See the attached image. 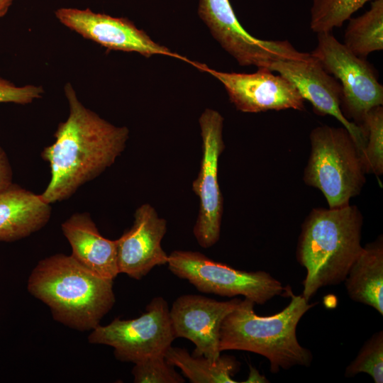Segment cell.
<instances>
[{
    "mask_svg": "<svg viewBox=\"0 0 383 383\" xmlns=\"http://www.w3.org/2000/svg\"><path fill=\"white\" fill-rule=\"evenodd\" d=\"M167 361L179 368L192 383H236L233 378L240 363L231 355H220L213 362L204 356H194L187 350L172 345L165 354Z\"/></svg>",
    "mask_w": 383,
    "mask_h": 383,
    "instance_id": "cell-19",
    "label": "cell"
},
{
    "mask_svg": "<svg viewBox=\"0 0 383 383\" xmlns=\"http://www.w3.org/2000/svg\"><path fill=\"white\" fill-rule=\"evenodd\" d=\"M366 131V145L362 160L366 173L379 177L383 173V108L377 106L370 109L360 124Z\"/></svg>",
    "mask_w": 383,
    "mask_h": 383,
    "instance_id": "cell-22",
    "label": "cell"
},
{
    "mask_svg": "<svg viewBox=\"0 0 383 383\" xmlns=\"http://www.w3.org/2000/svg\"><path fill=\"white\" fill-rule=\"evenodd\" d=\"M198 13L214 38L241 66L268 68L277 60H303L288 40H266L251 35L239 23L229 0H200Z\"/></svg>",
    "mask_w": 383,
    "mask_h": 383,
    "instance_id": "cell-10",
    "label": "cell"
},
{
    "mask_svg": "<svg viewBox=\"0 0 383 383\" xmlns=\"http://www.w3.org/2000/svg\"><path fill=\"white\" fill-rule=\"evenodd\" d=\"M268 382L263 376H261L255 368H250L249 377L245 382Z\"/></svg>",
    "mask_w": 383,
    "mask_h": 383,
    "instance_id": "cell-27",
    "label": "cell"
},
{
    "mask_svg": "<svg viewBox=\"0 0 383 383\" xmlns=\"http://www.w3.org/2000/svg\"><path fill=\"white\" fill-rule=\"evenodd\" d=\"M43 94L44 89L41 86L28 84L18 87L5 79L0 82V103L28 104L40 99Z\"/></svg>",
    "mask_w": 383,
    "mask_h": 383,
    "instance_id": "cell-25",
    "label": "cell"
},
{
    "mask_svg": "<svg viewBox=\"0 0 383 383\" xmlns=\"http://www.w3.org/2000/svg\"><path fill=\"white\" fill-rule=\"evenodd\" d=\"M132 374L135 383H183L184 378L163 355H155L134 364Z\"/></svg>",
    "mask_w": 383,
    "mask_h": 383,
    "instance_id": "cell-24",
    "label": "cell"
},
{
    "mask_svg": "<svg viewBox=\"0 0 383 383\" xmlns=\"http://www.w3.org/2000/svg\"><path fill=\"white\" fill-rule=\"evenodd\" d=\"M174 339L170 309L161 296L153 298L139 317L116 318L108 325L99 324L88 337L90 343L112 347L117 360L134 364L152 356L165 355Z\"/></svg>",
    "mask_w": 383,
    "mask_h": 383,
    "instance_id": "cell-7",
    "label": "cell"
},
{
    "mask_svg": "<svg viewBox=\"0 0 383 383\" xmlns=\"http://www.w3.org/2000/svg\"><path fill=\"white\" fill-rule=\"evenodd\" d=\"M371 0H312L310 28L314 33L331 32Z\"/></svg>",
    "mask_w": 383,
    "mask_h": 383,
    "instance_id": "cell-21",
    "label": "cell"
},
{
    "mask_svg": "<svg viewBox=\"0 0 383 383\" xmlns=\"http://www.w3.org/2000/svg\"><path fill=\"white\" fill-rule=\"evenodd\" d=\"M191 64L217 79L225 87L231 102L242 112L304 109V100L296 87L268 68H258L254 73H238L217 71L193 61Z\"/></svg>",
    "mask_w": 383,
    "mask_h": 383,
    "instance_id": "cell-11",
    "label": "cell"
},
{
    "mask_svg": "<svg viewBox=\"0 0 383 383\" xmlns=\"http://www.w3.org/2000/svg\"><path fill=\"white\" fill-rule=\"evenodd\" d=\"M64 91L68 116L58 124L53 143L41 152L49 164L50 179L40 196L50 204L70 198L111 167L129 138L127 127L116 126L87 108L72 84L67 83Z\"/></svg>",
    "mask_w": 383,
    "mask_h": 383,
    "instance_id": "cell-1",
    "label": "cell"
},
{
    "mask_svg": "<svg viewBox=\"0 0 383 383\" xmlns=\"http://www.w3.org/2000/svg\"><path fill=\"white\" fill-rule=\"evenodd\" d=\"M366 373L375 383L383 382V331H379L367 340L357 357L346 367L345 377Z\"/></svg>",
    "mask_w": 383,
    "mask_h": 383,
    "instance_id": "cell-23",
    "label": "cell"
},
{
    "mask_svg": "<svg viewBox=\"0 0 383 383\" xmlns=\"http://www.w3.org/2000/svg\"><path fill=\"white\" fill-rule=\"evenodd\" d=\"M350 298L383 314L382 237L367 244L351 265L344 280Z\"/></svg>",
    "mask_w": 383,
    "mask_h": 383,
    "instance_id": "cell-18",
    "label": "cell"
},
{
    "mask_svg": "<svg viewBox=\"0 0 383 383\" xmlns=\"http://www.w3.org/2000/svg\"><path fill=\"white\" fill-rule=\"evenodd\" d=\"M289 304L280 312L260 316L254 311L255 302L245 298L224 318L220 330V351L236 350L261 355L269 360L270 371L308 367L313 356L296 338L299 321L316 303L309 304L302 295L289 288Z\"/></svg>",
    "mask_w": 383,
    "mask_h": 383,
    "instance_id": "cell-4",
    "label": "cell"
},
{
    "mask_svg": "<svg viewBox=\"0 0 383 383\" xmlns=\"http://www.w3.org/2000/svg\"><path fill=\"white\" fill-rule=\"evenodd\" d=\"M199 122L202 155L199 172L192 182V190L199 200L193 233L201 247L209 248L218 242L221 235L223 197L218 171L219 158L225 148L223 118L217 111L206 109Z\"/></svg>",
    "mask_w": 383,
    "mask_h": 383,
    "instance_id": "cell-9",
    "label": "cell"
},
{
    "mask_svg": "<svg viewBox=\"0 0 383 383\" xmlns=\"http://www.w3.org/2000/svg\"><path fill=\"white\" fill-rule=\"evenodd\" d=\"M51 206L40 194L12 184L0 192V241L26 238L43 228Z\"/></svg>",
    "mask_w": 383,
    "mask_h": 383,
    "instance_id": "cell-17",
    "label": "cell"
},
{
    "mask_svg": "<svg viewBox=\"0 0 383 383\" xmlns=\"http://www.w3.org/2000/svg\"><path fill=\"white\" fill-rule=\"evenodd\" d=\"M311 55L340 81L341 106L355 123L360 125L370 109L382 106L383 86L374 67L350 52L331 32L317 33V45Z\"/></svg>",
    "mask_w": 383,
    "mask_h": 383,
    "instance_id": "cell-8",
    "label": "cell"
},
{
    "mask_svg": "<svg viewBox=\"0 0 383 383\" xmlns=\"http://www.w3.org/2000/svg\"><path fill=\"white\" fill-rule=\"evenodd\" d=\"M13 1L14 0H0V18L6 15Z\"/></svg>",
    "mask_w": 383,
    "mask_h": 383,
    "instance_id": "cell-28",
    "label": "cell"
},
{
    "mask_svg": "<svg viewBox=\"0 0 383 383\" xmlns=\"http://www.w3.org/2000/svg\"><path fill=\"white\" fill-rule=\"evenodd\" d=\"M27 288L50 308L55 320L80 331L98 326L116 301L113 280L93 274L62 253L40 260Z\"/></svg>",
    "mask_w": 383,
    "mask_h": 383,
    "instance_id": "cell-2",
    "label": "cell"
},
{
    "mask_svg": "<svg viewBox=\"0 0 383 383\" xmlns=\"http://www.w3.org/2000/svg\"><path fill=\"white\" fill-rule=\"evenodd\" d=\"M362 216L348 204L313 209L301 226L296 258L306 270L302 296L307 300L323 287L344 282L362 250Z\"/></svg>",
    "mask_w": 383,
    "mask_h": 383,
    "instance_id": "cell-3",
    "label": "cell"
},
{
    "mask_svg": "<svg viewBox=\"0 0 383 383\" xmlns=\"http://www.w3.org/2000/svg\"><path fill=\"white\" fill-rule=\"evenodd\" d=\"M170 271L198 291L222 296H243L263 304L287 288L264 271L246 272L216 262L197 251L174 250L168 255Z\"/></svg>",
    "mask_w": 383,
    "mask_h": 383,
    "instance_id": "cell-6",
    "label": "cell"
},
{
    "mask_svg": "<svg viewBox=\"0 0 383 383\" xmlns=\"http://www.w3.org/2000/svg\"><path fill=\"white\" fill-rule=\"evenodd\" d=\"M240 299L221 301L198 294H184L174 301L170 316L175 338L192 342L194 356H204L215 362L221 355L220 330L226 316Z\"/></svg>",
    "mask_w": 383,
    "mask_h": 383,
    "instance_id": "cell-14",
    "label": "cell"
},
{
    "mask_svg": "<svg viewBox=\"0 0 383 383\" xmlns=\"http://www.w3.org/2000/svg\"><path fill=\"white\" fill-rule=\"evenodd\" d=\"M55 14L65 26L109 50L136 52L145 57L163 55L192 62L153 41L127 18L95 13L89 8H60Z\"/></svg>",
    "mask_w": 383,
    "mask_h": 383,
    "instance_id": "cell-12",
    "label": "cell"
},
{
    "mask_svg": "<svg viewBox=\"0 0 383 383\" xmlns=\"http://www.w3.org/2000/svg\"><path fill=\"white\" fill-rule=\"evenodd\" d=\"M13 172L7 155L0 146V192L13 184Z\"/></svg>",
    "mask_w": 383,
    "mask_h": 383,
    "instance_id": "cell-26",
    "label": "cell"
},
{
    "mask_svg": "<svg viewBox=\"0 0 383 383\" xmlns=\"http://www.w3.org/2000/svg\"><path fill=\"white\" fill-rule=\"evenodd\" d=\"M269 70L290 81L304 100L312 104L316 113L335 118L349 132L362 155L366 145L365 129L350 121L343 113L340 84L324 70L316 58L310 54L303 60H277L270 65Z\"/></svg>",
    "mask_w": 383,
    "mask_h": 383,
    "instance_id": "cell-13",
    "label": "cell"
},
{
    "mask_svg": "<svg viewBox=\"0 0 383 383\" xmlns=\"http://www.w3.org/2000/svg\"><path fill=\"white\" fill-rule=\"evenodd\" d=\"M311 152L304 180L319 189L329 208L349 204L365 182L361 154L349 132L343 127L326 125L310 133Z\"/></svg>",
    "mask_w": 383,
    "mask_h": 383,
    "instance_id": "cell-5",
    "label": "cell"
},
{
    "mask_svg": "<svg viewBox=\"0 0 383 383\" xmlns=\"http://www.w3.org/2000/svg\"><path fill=\"white\" fill-rule=\"evenodd\" d=\"M72 248V257L93 274L113 280L119 274L116 242L99 233L88 213H75L61 225Z\"/></svg>",
    "mask_w": 383,
    "mask_h": 383,
    "instance_id": "cell-16",
    "label": "cell"
},
{
    "mask_svg": "<svg viewBox=\"0 0 383 383\" xmlns=\"http://www.w3.org/2000/svg\"><path fill=\"white\" fill-rule=\"evenodd\" d=\"M167 232V221L150 204L134 213L132 226L116 240L118 272L141 279L156 266L165 265L168 255L161 245Z\"/></svg>",
    "mask_w": 383,
    "mask_h": 383,
    "instance_id": "cell-15",
    "label": "cell"
},
{
    "mask_svg": "<svg viewBox=\"0 0 383 383\" xmlns=\"http://www.w3.org/2000/svg\"><path fill=\"white\" fill-rule=\"evenodd\" d=\"M343 44L361 58L383 50V0H374L365 13L349 18Z\"/></svg>",
    "mask_w": 383,
    "mask_h": 383,
    "instance_id": "cell-20",
    "label": "cell"
},
{
    "mask_svg": "<svg viewBox=\"0 0 383 383\" xmlns=\"http://www.w3.org/2000/svg\"><path fill=\"white\" fill-rule=\"evenodd\" d=\"M4 79L2 78L1 76H0V82H1L2 80H4Z\"/></svg>",
    "mask_w": 383,
    "mask_h": 383,
    "instance_id": "cell-29",
    "label": "cell"
}]
</instances>
